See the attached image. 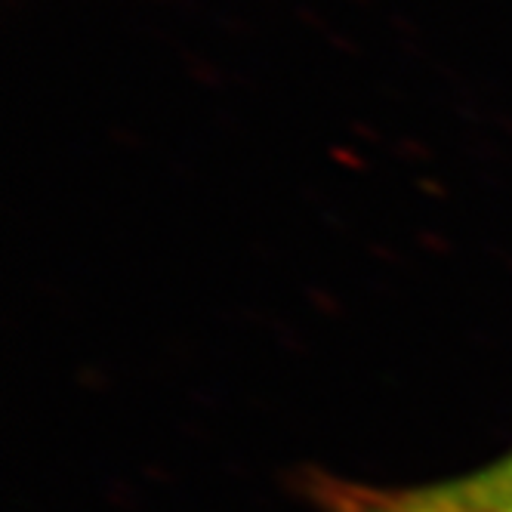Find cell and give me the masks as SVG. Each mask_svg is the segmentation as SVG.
<instances>
[{"instance_id": "1", "label": "cell", "mask_w": 512, "mask_h": 512, "mask_svg": "<svg viewBox=\"0 0 512 512\" xmlns=\"http://www.w3.org/2000/svg\"><path fill=\"white\" fill-rule=\"evenodd\" d=\"M312 497L324 512H512V451L482 469L414 488H380L318 475Z\"/></svg>"}]
</instances>
